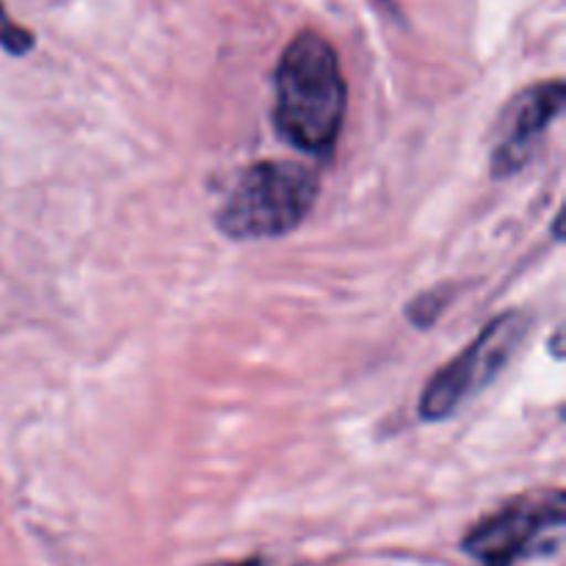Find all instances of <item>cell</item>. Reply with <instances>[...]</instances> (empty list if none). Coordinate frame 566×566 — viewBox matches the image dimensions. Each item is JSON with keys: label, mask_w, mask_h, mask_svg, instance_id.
<instances>
[{"label": "cell", "mask_w": 566, "mask_h": 566, "mask_svg": "<svg viewBox=\"0 0 566 566\" xmlns=\"http://www.w3.org/2000/svg\"><path fill=\"white\" fill-rule=\"evenodd\" d=\"M348 86L337 50L315 31L287 42L274 72V127L291 147L329 155L346 119Z\"/></svg>", "instance_id": "obj_1"}, {"label": "cell", "mask_w": 566, "mask_h": 566, "mask_svg": "<svg viewBox=\"0 0 566 566\" xmlns=\"http://www.w3.org/2000/svg\"><path fill=\"white\" fill-rule=\"evenodd\" d=\"M318 188V175L298 160H258L230 188L216 224L232 241L282 238L307 219Z\"/></svg>", "instance_id": "obj_2"}, {"label": "cell", "mask_w": 566, "mask_h": 566, "mask_svg": "<svg viewBox=\"0 0 566 566\" xmlns=\"http://www.w3.org/2000/svg\"><path fill=\"white\" fill-rule=\"evenodd\" d=\"M566 523V497L558 490H536L503 503L473 525L462 547L481 566H514L523 558L556 553Z\"/></svg>", "instance_id": "obj_3"}, {"label": "cell", "mask_w": 566, "mask_h": 566, "mask_svg": "<svg viewBox=\"0 0 566 566\" xmlns=\"http://www.w3.org/2000/svg\"><path fill=\"white\" fill-rule=\"evenodd\" d=\"M528 315L520 310L492 318L459 357H453L431 376L420 396V418L448 420L468 398L484 390L512 363L514 352L528 335Z\"/></svg>", "instance_id": "obj_4"}, {"label": "cell", "mask_w": 566, "mask_h": 566, "mask_svg": "<svg viewBox=\"0 0 566 566\" xmlns=\"http://www.w3.org/2000/svg\"><path fill=\"white\" fill-rule=\"evenodd\" d=\"M566 103L564 81H545L520 92L506 105L492 144L490 169L495 177H512L531 164L539 142L562 116Z\"/></svg>", "instance_id": "obj_5"}, {"label": "cell", "mask_w": 566, "mask_h": 566, "mask_svg": "<svg viewBox=\"0 0 566 566\" xmlns=\"http://www.w3.org/2000/svg\"><path fill=\"white\" fill-rule=\"evenodd\" d=\"M453 296H457V291H453L451 285L429 287V291H423L418 298H412V302L407 304V318L412 321L418 329H429V326L446 313Z\"/></svg>", "instance_id": "obj_6"}, {"label": "cell", "mask_w": 566, "mask_h": 566, "mask_svg": "<svg viewBox=\"0 0 566 566\" xmlns=\"http://www.w3.org/2000/svg\"><path fill=\"white\" fill-rule=\"evenodd\" d=\"M0 48L11 55H25L33 48V33L14 22L6 11L3 0H0Z\"/></svg>", "instance_id": "obj_7"}, {"label": "cell", "mask_w": 566, "mask_h": 566, "mask_svg": "<svg viewBox=\"0 0 566 566\" xmlns=\"http://www.w3.org/2000/svg\"><path fill=\"white\" fill-rule=\"evenodd\" d=\"M213 566H276L271 562H265V558H243V562H224V564H213Z\"/></svg>", "instance_id": "obj_8"}]
</instances>
